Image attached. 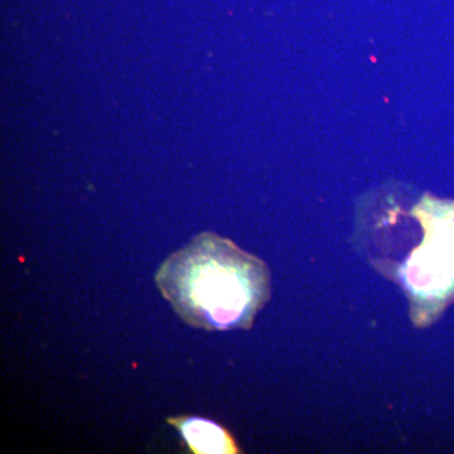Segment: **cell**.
<instances>
[{
	"label": "cell",
	"instance_id": "1",
	"mask_svg": "<svg viewBox=\"0 0 454 454\" xmlns=\"http://www.w3.org/2000/svg\"><path fill=\"white\" fill-rule=\"evenodd\" d=\"M155 283L182 321L205 331L250 330L270 298L268 265L211 232L166 259Z\"/></svg>",
	"mask_w": 454,
	"mask_h": 454
},
{
	"label": "cell",
	"instance_id": "2",
	"mask_svg": "<svg viewBox=\"0 0 454 454\" xmlns=\"http://www.w3.org/2000/svg\"><path fill=\"white\" fill-rule=\"evenodd\" d=\"M413 214L422 241L387 276L404 289L411 321L423 328L454 301V201L426 195Z\"/></svg>",
	"mask_w": 454,
	"mask_h": 454
},
{
	"label": "cell",
	"instance_id": "3",
	"mask_svg": "<svg viewBox=\"0 0 454 454\" xmlns=\"http://www.w3.org/2000/svg\"><path fill=\"white\" fill-rule=\"evenodd\" d=\"M167 423L178 430L191 453L236 454L241 452L231 433L207 418L184 415V417L167 418Z\"/></svg>",
	"mask_w": 454,
	"mask_h": 454
}]
</instances>
